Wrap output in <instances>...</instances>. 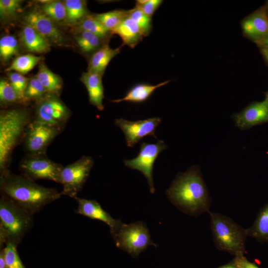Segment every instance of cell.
Masks as SVG:
<instances>
[{
    "mask_svg": "<svg viewBox=\"0 0 268 268\" xmlns=\"http://www.w3.org/2000/svg\"><path fill=\"white\" fill-rule=\"evenodd\" d=\"M166 195L176 207L186 214L198 216L209 211L211 199L200 170L196 166L179 173Z\"/></svg>",
    "mask_w": 268,
    "mask_h": 268,
    "instance_id": "1",
    "label": "cell"
},
{
    "mask_svg": "<svg viewBox=\"0 0 268 268\" xmlns=\"http://www.w3.org/2000/svg\"><path fill=\"white\" fill-rule=\"evenodd\" d=\"M1 195L11 200L32 215L61 196L56 189L38 185L22 175L8 170L0 174Z\"/></svg>",
    "mask_w": 268,
    "mask_h": 268,
    "instance_id": "2",
    "label": "cell"
},
{
    "mask_svg": "<svg viewBox=\"0 0 268 268\" xmlns=\"http://www.w3.org/2000/svg\"><path fill=\"white\" fill-rule=\"evenodd\" d=\"M33 114L24 107L3 109L0 112V174L9 170L14 148L22 142Z\"/></svg>",
    "mask_w": 268,
    "mask_h": 268,
    "instance_id": "3",
    "label": "cell"
},
{
    "mask_svg": "<svg viewBox=\"0 0 268 268\" xmlns=\"http://www.w3.org/2000/svg\"><path fill=\"white\" fill-rule=\"evenodd\" d=\"M33 215L18 204L1 195L0 199V245L17 246L33 226Z\"/></svg>",
    "mask_w": 268,
    "mask_h": 268,
    "instance_id": "4",
    "label": "cell"
},
{
    "mask_svg": "<svg viewBox=\"0 0 268 268\" xmlns=\"http://www.w3.org/2000/svg\"><path fill=\"white\" fill-rule=\"evenodd\" d=\"M210 229L216 248L235 257L246 252L247 229L224 214L208 211Z\"/></svg>",
    "mask_w": 268,
    "mask_h": 268,
    "instance_id": "5",
    "label": "cell"
},
{
    "mask_svg": "<svg viewBox=\"0 0 268 268\" xmlns=\"http://www.w3.org/2000/svg\"><path fill=\"white\" fill-rule=\"evenodd\" d=\"M116 246L136 258L149 246L157 247L151 239L148 229L141 221L122 223L113 236Z\"/></svg>",
    "mask_w": 268,
    "mask_h": 268,
    "instance_id": "6",
    "label": "cell"
},
{
    "mask_svg": "<svg viewBox=\"0 0 268 268\" xmlns=\"http://www.w3.org/2000/svg\"><path fill=\"white\" fill-rule=\"evenodd\" d=\"M71 112L59 96L46 93L35 102L33 121L65 129Z\"/></svg>",
    "mask_w": 268,
    "mask_h": 268,
    "instance_id": "7",
    "label": "cell"
},
{
    "mask_svg": "<svg viewBox=\"0 0 268 268\" xmlns=\"http://www.w3.org/2000/svg\"><path fill=\"white\" fill-rule=\"evenodd\" d=\"M63 167L49 159L46 154H26L19 164L21 175L32 180L45 179L59 183Z\"/></svg>",
    "mask_w": 268,
    "mask_h": 268,
    "instance_id": "8",
    "label": "cell"
},
{
    "mask_svg": "<svg viewBox=\"0 0 268 268\" xmlns=\"http://www.w3.org/2000/svg\"><path fill=\"white\" fill-rule=\"evenodd\" d=\"M93 164L94 160L91 157L83 155L74 162L64 166L61 175V184L63 186L62 195L74 199L77 197Z\"/></svg>",
    "mask_w": 268,
    "mask_h": 268,
    "instance_id": "9",
    "label": "cell"
},
{
    "mask_svg": "<svg viewBox=\"0 0 268 268\" xmlns=\"http://www.w3.org/2000/svg\"><path fill=\"white\" fill-rule=\"evenodd\" d=\"M64 129L32 121L22 141L27 154H46L48 146Z\"/></svg>",
    "mask_w": 268,
    "mask_h": 268,
    "instance_id": "10",
    "label": "cell"
},
{
    "mask_svg": "<svg viewBox=\"0 0 268 268\" xmlns=\"http://www.w3.org/2000/svg\"><path fill=\"white\" fill-rule=\"evenodd\" d=\"M167 148V145L162 140H159L154 143L142 142L140 144L139 152L136 157L132 159L124 160L126 166L138 170L143 174L147 179L151 194L155 192L153 179L154 162L160 153Z\"/></svg>",
    "mask_w": 268,
    "mask_h": 268,
    "instance_id": "11",
    "label": "cell"
},
{
    "mask_svg": "<svg viewBox=\"0 0 268 268\" xmlns=\"http://www.w3.org/2000/svg\"><path fill=\"white\" fill-rule=\"evenodd\" d=\"M161 123L158 117L148 118L136 121H130L124 119H117L115 125L124 133L128 146L134 147L140 140L147 135L156 138L155 131Z\"/></svg>",
    "mask_w": 268,
    "mask_h": 268,
    "instance_id": "12",
    "label": "cell"
},
{
    "mask_svg": "<svg viewBox=\"0 0 268 268\" xmlns=\"http://www.w3.org/2000/svg\"><path fill=\"white\" fill-rule=\"evenodd\" d=\"M25 22L32 26L50 43L62 46L66 44L62 32L54 21L41 11L33 10L24 17Z\"/></svg>",
    "mask_w": 268,
    "mask_h": 268,
    "instance_id": "13",
    "label": "cell"
},
{
    "mask_svg": "<svg viewBox=\"0 0 268 268\" xmlns=\"http://www.w3.org/2000/svg\"><path fill=\"white\" fill-rule=\"evenodd\" d=\"M243 35L256 44L268 36V15L266 6H261L241 22Z\"/></svg>",
    "mask_w": 268,
    "mask_h": 268,
    "instance_id": "14",
    "label": "cell"
},
{
    "mask_svg": "<svg viewBox=\"0 0 268 268\" xmlns=\"http://www.w3.org/2000/svg\"><path fill=\"white\" fill-rule=\"evenodd\" d=\"M233 118L236 126L242 130L268 122V100L265 98L263 101L252 103Z\"/></svg>",
    "mask_w": 268,
    "mask_h": 268,
    "instance_id": "15",
    "label": "cell"
},
{
    "mask_svg": "<svg viewBox=\"0 0 268 268\" xmlns=\"http://www.w3.org/2000/svg\"><path fill=\"white\" fill-rule=\"evenodd\" d=\"M74 199L77 203V213L104 222L110 227L112 236L114 235L123 223L120 219H116L113 218L95 200L78 197H76Z\"/></svg>",
    "mask_w": 268,
    "mask_h": 268,
    "instance_id": "16",
    "label": "cell"
},
{
    "mask_svg": "<svg viewBox=\"0 0 268 268\" xmlns=\"http://www.w3.org/2000/svg\"><path fill=\"white\" fill-rule=\"evenodd\" d=\"M102 76L99 73L87 71L83 72L80 78L87 89L89 103L100 111L103 110L104 108L103 104L104 95Z\"/></svg>",
    "mask_w": 268,
    "mask_h": 268,
    "instance_id": "17",
    "label": "cell"
},
{
    "mask_svg": "<svg viewBox=\"0 0 268 268\" xmlns=\"http://www.w3.org/2000/svg\"><path fill=\"white\" fill-rule=\"evenodd\" d=\"M20 38L23 46L29 52L42 54L51 50L50 42L26 22L20 32Z\"/></svg>",
    "mask_w": 268,
    "mask_h": 268,
    "instance_id": "18",
    "label": "cell"
},
{
    "mask_svg": "<svg viewBox=\"0 0 268 268\" xmlns=\"http://www.w3.org/2000/svg\"><path fill=\"white\" fill-rule=\"evenodd\" d=\"M111 34L119 35L123 41L122 46L126 45L131 48H134L143 37L136 23L129 17L112 30Z\"/></svg>",
    "mask_w": 268,
    "mask_h": 268,
    "instance_id": "19",
    "label": "cell"
},
{
    "mask_svg": "<svg viewBox=\"0 0 268 268\" xmlns=\"http://www.w3.org/2000/svg\"><path fill=\"white\" fill-rule=\"evenodd\" d=\"M120 52V48L112 49L107 44H104L91 56L88 71L102 75L111 60Z\"/></svg>",
    "mask_w": 268,
    "mask_h": 268,
    "instance_id": "20",
    "label": "cell"
},
{
    "mask_svg": "<svg viewBox=\"0 0 268 268\" xmlns=\"http://www.w3.org/2000/svg\"><path fill=\"white\" fill-rule=\"evenodd\" d=\"M170 81L167 80L156 85L147 83L137 84L133 86L124 97L112 100V102L120 103L126 101L134 103L144 102L151 96L156 89L167 84Z\"/></svg>",
    "mask_w": 268,
    "mask_h": 268,
    "instance_id": "21",
    "label": "cell"
},
{
    "mask_svg": "<svg viewBox=\"0 0 268 268\" xmlns=\"http://www.w3.org/2000/svg\"><path fill=\"white\" fill-rule=\"evenodd\" d=\"M36 76L44 86L47 93L59 96L63 88L62 79L41 62Z\"/></svg>",
    "mask_w": 268,
    "mask_h": 268,
    "instance_id": "22",
    "label": "cell"
},
{
    "mask_svg": "<svg viewBox=\"0 0 268 268\" xmlns=\"http://www.w3.org/2000/svg\"><path fill=\"white\" fill-rule=\"evenodd\" d=\"M247 231L248 236L261 242H268V203L261 210L253 224Z\"/></svg>",
    "mask_w": 268,
    "mask_h": 268,
    "instance_id": "23",
    "label": "cell"
},
{
    "mask_svg": "<svg viewBox=\"0 0 268 268\" xmlns=\"http://www.w3.org/2000/svg\"><path fill=\"white\" fill-rule=\"evenodd\" d=\"M66 16L64 21L73 24L89 15L85 2L81 0H66Z\"/></svg>",
    "mask_w": 268,
    "mask_h": 268,
    "instance_id": "24",
    "label": "cell"
},
{
    "mask_svg": "<svg viewBox=\"0 0 268 268\" xmlns=\"http://www.w3.org/2000/svg\"><path fill=\"white\" fill-rule=\"evenodd\" d=\"M43 59L42 56L32 54L21 55L15 58L5 71L10 72L14 70L21 74H26Z\"/></svg>",
    "mask_w": 268,
    "mask_h": 268,
    "instance_id": "25",
    "label": "cell"
},
{
    "mask_svg": "<svg viewBox=\"0 0 268 268\" xmlns=\"http://www.w3.org/2000/svg\"><path fill=\"white\" fill-rule=\"evenodd\" d=\"M129 10L116 9L108 12L95 14L93 16L105 28L111 31L128 17Z\"/></svg>",
    "mask_w": 268,
    "mask_h": 268,
    "instance_id": "26",
    "label": "cell"
},
{
    "mask_svg": "<svg viewBox=\"0 0 268 268\" xmlns=\"http://www.w3.org/2000/svg\"><path fill=\"white\" fill-rule=\"evenodd\" d=\"M75 39L78 46L84 53H94L104 45V39L87 31H80Z\"/></svg>",
    "mask_w": 268,
    "mask_h": 268,
    "instance_id": "27",
    "label": "cell"
},
{
    "mask_svg": "<svg viewBox=\"0 0 268 268\" xmlns=\"http://www.w3.org/2000/svg\"><path fill=\"white\" fill-rule=\"evenodd\" d=\"M79 31H87L92 33L98 37L105 39L111 35V31L105 28L93 15H88L77 24Z\"/></svg>",
    "mask_w": 268,
    "mask_h": 268,
    "instance_id": "28",
    "label": "cell"
},
{
    "mask_svg": "<svg viewBox=\"0 0 268 268\" xmlns=\"http://www.w3.org/2000/svg\"><path fill=\"white\" fill-rule=\"evenodd\" d=\"M41 12L53 21L65 20L66 8L64 2L59 0L45 2L41 6Z\"/></svg>",
    "mask_w": 268,
    "mask_h": 268,
    "instance_id": "29",
    "label": "cell"
},
{
    "mask_svg": "<svg viewBox=\"0 0 268 268\" xmlns=\"http://www.w3.org/2000/svg\"><path fill=\"white\" fill-rule=\"evenodd\" d=\"M0 102L2 106L14 103H21L22 101L9 80L1 79L0 81Z\"/></svg>",
    "mask_w": 268,
    "mask_h": 268,
    "instance_id": "30",
    "label": "cell"
},
{
    "mask_svg": "<svg viewBox=\"0 0 268 268\" xmlns=\"http://www.w3.org/2000/svg\"><path fill=\"white\" fill-rule=\"evenodd\" d=\"M47 93L45 88L36 76L29 79L25 91L23 104H26L31 101L35 102Z\"/></svg>",
    "mask_w": 268,
    "mask_h": 268,
    "instance_id": "31",
    "label": "cell"
},
{
    "mask_svg": "<svg viewBox=\"0 0 268 268\" xmlns=\"http://www.w3.org/2000/svg\"><path fill=\"white\" fill-rule=\"evenodd\" d=\"M128 17L136 23L143 37L149 35L152 29L151 17L146 15L135 6L129 10Z\"/></svg>",
    "mask_w": 268,
    "mask_h": 268,
    "instance_id": "32",
    "label": "cell"
},
{
    "mask_svg": "<svg viewBox=\"0 0 268 268\" xmlns=\"http://www.w3.org/2000/svg\"><path fill=\"white\" fill-rule=\"evenodd\" d=\"M18 52V42L12 35H5L0 40V56L1 60L6 62Z\"/></svg>",
    "mask_w": 268,
    "mask_h": 268,
    "instance_id": "33",
    "label": "cell"
},
{
    "mask_svg": "<svg viewBox=\"0 0 268 268\" xmlns=\"http://www.w3.org/2000/svg\"><path fill=\"white\" fill-rule=\"evenodd\" d=\"M17 246L8 243L2 249L8 268H25L18 254Z\"/></svg>",
    "mask_w": 268,
    "mask_h": 268,
    "instance_id": "34",
    "label": "cell"
},
{
    "mask_svg": "<svg viewBox=\"0 0 268 268\" xmlns=\"http://www.w3.org/2000/svg\"><path fill=\"white\" fill-rule=\"evenodd\" d=\"M7 75L10 84L17 92L23 104L24 93L29 79L17 72H8Z\"/></svg>",
    "mask_w": 268,
    "mask_h": 268,
    "instance_id": "35",
    "label": "cell"
},
{
    "mask_svg": "<svg viewBox=\"0 0 268 268\" xmlns=\"http://www.w3.org/2000/svg\"><path fill=\"white\" fill-rule=\"evenodd\" d=\"M22 2L20 0H0L1 18L6 20L13 17L20 9Z\"/></svg>",
    "mask_w": 268,
    "mask_h": 268,
    "instance_id": "36",
    "label": "cell"
},
{
    "mask_svg": "<svg viewBox=\"0 0 268 268\" xmlns=\"http://www.w3.org/2000/svg\"><path fill=\"white\" fill-rule=\"evenodd\" d=\"M162 2L161 0H148L144 4L135 5V7L140 9L146 15L151 17Z\"/></svg>",
    "mask_w": 268,
    "mask_h": 268,
    "instance_id": "37",
    "label": "cell"
},
{
    "mask_svg": "<svg viewBox=\"0 0 268 268\" xmlns=\"http://www.w3.org/2000/svg\"><path fill=\"white\" fill-rule=\"evenodd\" d=\"M234 259L238 268H260L254 263L249 261L244 255L235 257Z\"/></svg>",
    "mask_w": 268,
    "mask_h": 268,
    "instance_id": "38",
    "label": "cell"
},
{
    "mask_svg": "<svg viewBox=\"0 0 268 268\" xmlns=\"http://www.w3.org/2000/svg\"><path fill=\"white\" fill-rule=\"evenodd\" d=\"M217 268H238L234 258L230 262Z\"/></svg>",
    "mask_w": 268,
    "mask_h": 268,
    "instance_id": "39",
    "label": "cell"
},
{
    "mask_svg": "<svg viewBox=\"0 0 268 268\" xmlns=\"http://www.w3.org/2000/svg\"><path fill=\"white\" fill-rule=\"evenodd\" d=\"M261 53L268 65V48L260 47Z\"/></svg>",
    "mask_w": 268,
    "mask_h": 268,
    "instance_id": "40",
    "label": "cell"
},
{
    "mask_svg": "<svg viewBox=\"0 0 268 268\" xmlns=\"http://www.w3.org/2000/svg\"><path fill=\"white\" fill-rule=\"evenodd\" d=\"M260 47L268 48V36L256 43Z\"/></svg>",
    "mask_w": 268,
    "mask_h": 268,
    "instance_id": "41",
    "label": "cell"
},
{
    "mask_svg": "<svg viewBox=\"0 0 268 268\" xmlns=\"http://www.w3.org/2000/svg\"><path fill=\"white\" fill-rule=\"evenodd\" d=\"M0 268H8L4 258L2 250H1L0 253Z\"/></svg>",
    "mask_w": 268,
    "mask_h": 268,
    "instance_id": "42",
    "label": "cell"
},
{
    "mask_svg": "<svg viewBox=\"0 0 268 268\" xmlns=\"http://www.w3.org/2000/svg\"><path fill=\"white\" fill-rule=\"evenodd\" d=\"M265 98L268 100V91L266 94V97Z\"/></svg>",
    "mask_w": 268,
    "mask_h": 268,
    "instance_id": "43",
    "label": "cell"
},
{
    "mask_svg": "<svg viewBox=\"0 0 268 268\" xmlns=\"http://www.w3.org/2000/svg\"><path fill=\"white\" fill-rule=\"evenodd\" d=\"M266 8H267V10H268V2H267V5Z\"/></svg>",
    "mask_w": 268,
    "mask_h": 268,
    "instance_id": "44",
    "label": "cell"
}]
</instances>
